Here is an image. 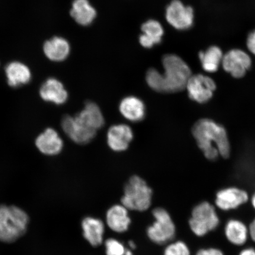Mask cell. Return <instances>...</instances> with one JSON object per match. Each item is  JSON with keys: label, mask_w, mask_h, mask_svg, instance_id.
<instances>
[{"label": "cell", "mask_w": 255, "mask_h": 255, "mask_svg": "<svg viewBox=\"0 0 255 255\" xmlns=\"http://www.w3.org/2000/svg\"><path fill=\"white\" fill-rule=\"evenodd\" d=\"M152 191L144 180L136 175L129 178L124 187L122 205L128 210L142 212L151 204Z\"/></svg>", "instance_id": "277c9868"}, {"label": "cell", "mask_w": 255, "mask_h": 255, "mask_svg": "<svg viewBox=\"0 0 255 255\" xmlns=\"http://www.w3.org/2000/svg\"><path fill=\"white\" fill-rule=\"evenodd\" d=\"M155 221L147 229L148 237L154 243L163 245L174 238L175 227L168 213L164 209L156 208L152 211Z\"/></svg>", "instance_id": "8992f818"}, {"label": "cell", "mask_w": 255, "mask_h": 255, "mask_svg": "<svg viewBox=\"0 0 255 255\" xmlns=\"http://www.w3.org/2000/svg\"><path fill=\"white\" fill-rule=\"evenodd\" d=\"M192 133L207 159L215 161L219 156L226 159L230 157V142L222 126L210 119H200L194 124Z\"/></svg>", "instance_id": "7a4b0ae2"}, {"label": "cell", "mask_w": 255, "mask_h": 255, "mask_svg": "<svg viewBox=\"0 0 255 255\" xmlns=\"http://www.w3.org/2000/svg\"><path fill=\"white\" fill-rule=\"evenodd\" d=\"M62 129L73 142L86 144L95 138L97 132L87 128L75 119V117L65 116L61 122Z\"/></svg>", "instance_id": "30bf717a"}, {"label": "cell", "mask_w": 255, "mask_h": 255, "mask_svg": "<svg viewBox=\"0 0 255 255\" xmlns=\"http://www.w3.org/2000/svg\"><path fill=\"white\" fill-rule=\"evenodd\" d=\"M9 87L18 88L26 85L31 81V73L28 66L20 62L9 63L5 69Z\"/></svg>", "instance_id": "2e32d148"}, {"label": "cell", "mask_w": 255, "mask_h": 255, "mask_svg": "<svg viewBox=\"0 0 255 255\" xmlns=\"http://www.w3.org/2000/svg\"><path fill=\"white\" fill-rule=\"evenodd\" d=\"M44 55L53 62H62L68 57L71 46L62 37H54L44 44Z\"/></svg>", "instance_id": "e0dca14e"}, {"label": "cell", "mask_w": 255, "mask_h": 255, "mask_svg": "<svg viewBox=\"0 0 255 255\" xmlns=\"http://www.w3.org/2000/svg\"><path fill=\"white\" fill-rule=\"evenodd\" d=\"M222 65L226 72L237 79L243 78L252 65V59L245 51L239 49L229 50L223 55Z\"/></svg>", "instance_id": "9c48e42d"}, {"label": "cell", "mask_w": 255, "mask_h": 255, "mask_svg": "<svg viewBox=\"0 0 255 255\" xmlns=\"http://www.w3.org/2000/svg\"><path fill=\"white\" fill-rule=\"evenodd\" d=\"M219 224V219L215 207L204 202L193 210L189 221L191 230L197 237H204L214 231Z\"/></svg>", "instance_id": "5b68a950"}, {"label": "cell", "mask_w": 255, "mask_h": 255, "mask_svg": "<svg viewBox=\"0 0 255 255\" xmlns=\"http://www.w3.org/2000/svg\"><path fill=\"white\" fill-rule=\"evenodd\" d=\"M107 255H125L126 250L123 245L114 239L105 242Z\"/></svg>", "instance_id": "484cf974"}, {"label": "cell", "mask_w": 255, "mask_h": 255, "mask_svg": "<svg viewBox=\"0 0 255 255\" xmlns=\"http://www.w3.org/2000/svg\"><path fill=\"white\" fill-rule=\"evenodd\" d=\"M165 17L175 29H189L194 23V9L190 6L185 5L180 0H173L167 7Z\"/></svg>", "instance_id": "ba28073f"}, {"label": "cell", "mask_w": 255, "mask_h": 255, "mask_svg": "<svg viewBox=\"0 0 255 255\" xmlns=\"http://www.w3.org/2000/svg\"><path fill=\"white\" fill-rule=\"evenodd\" d=\"M71 15L76 23L87 26L94 21L97 11L88 0H74L71 9Z\"/></svg>", "instance_id": "44dd1931"}, {"label": "cell", "mask_w": 255, "mask_h": 255, "mask_svg": "<svg viewBox=\"0 0 255 255\" xmlns=\"http://www.w3.org/2000/svg\"><path fill=\"white\" fill-rule=\"evenodd\" d=\"M35 144L43 154L49 156L56 155L62 151L63 141L55 129L48 128L37 136Z\"/></svg>", "instance_id": "7c38bea8"}, {"label": "cell", "mask_w": 255, "mask_h": 255, "mask_svg": "<svg viewBox=\"0 0 255 255\" xmlns=\"http://www.w3.org/2000/svg\"><path fill=\"white\" fill-rule=\"evenodd\" d=\"M129 247H130V248H131L132 249H133H133H135V244H134V243H133V242H132V241H130V242H129Z\"/></svg>", "instance_id": "1f68e13d"}, {"label": "cell", "mask_w": 255, "mask_h": 255, "mask_svg": "<svg viewBox=\"0 0 255 255\" xmlns=\"http://www.w3.org/2000/svg\"><path fill=\"white\" fill-rule=\"evenodd\" d=\"M107 223L111 230L117 233L125 232L130 223L128 209L123 205L111 207L107 213Z\"/></svg>", "instance_id": "d6986e66"}, {"label": "cell", "mask_w": 255, "mask_h": 255, "mask_svg": "<svg viewBox=\"0 0 255 255\" xmlns=\"http://www.w3.org/2000/svg\"><path fill=\"white\" fill-rule=\"evenodd\" d=\"M142 34L151 40L155 44L161 42L164 34V29L160 23L157 20H149L143 23L141 27Z\"/></svg>", "instance_id": "cb8c5ba5"}, {"label": "cell", "mask_w": 255, "mask_h": 255, "mask_svg": "<svg viewBox=\"0 0 255 255\" xmlns=\"http://www.w3.org/2000/svg\"><path fill=\"white\" fill-rule=\"evenodd\" d=\"M196 255H224L221 250L216 248L203 249L197 252Z\"/></svg>", "instance_id": "83f0119b"}, {"label": "cell", "mask_w": 255, "mask_h": 255, "mask_svg": "<svg viewBox=\"0 0 255 255\" xmlns=\"http://www.w3.org/2000/svg\"><path fill=\"white\" fill-rule=\"evenodd\" d=\"M28 217L23 210L11 206L0 205V241L14 242L27 230Z\"/></svg>", "instance_id": "3957f363"}, {"label": "cell", "mask_w": 255, "mask_h": 255, "mask_svg": "<svg viewBox=\"0 0 255 255\" xmlns=\"http://www.w3.org/2000/svg\"><path fill=\"white\" fill-rule=\"evenodd\" d=\"M120 111L125 119L132 122L141 121L145 115L144 104L139 98L132 96L124 98L121 101Z\"/></svg>", "instance_id": "ac0fdd59"}, {"label": "cell", "mask_w": 255, "mask_h": 255, "mask_svg": "<svg viewBox=\"0 0 255 255\" xmlns=\"http://www.w3.org/2000/svg\"><path fill=\"white\" fill-rule=\"evenodd\" d=\"M40 97L47 103L56 105L65 104L68 98V93L62 83L57 79L50 78L44 82L40 88Z\"/></svg>", "instance_id": "5bb4252c"}, {"label": "cell", "mask_w": 255, "mask_h": 255, "mask_svg": "<svg viewBox=\"0 0 255 255\" xmlns=\"http://www.w3.org/2000/svg\"><path fill=\"white\" fill-rule=\"evenodd\" d=\"M222 49L218 46H210L205 51H201L199 58L204 71L215 73L218 71L223 57Z\"/></svg>", "instance_id": "7402d4cb"}, {"label": "cell", "mask_w": 255, "mask_h": 255, "mask_svg": "<svg viewBox=\"0 0 255 255\" xmlns=\"http://www.w3.org/2000/svg\"><path fill=\"white\" fill-rule=\"evenodd\" d=\"M132 139V130L126 124L112 126L107 133L108 144L115 151L126 150Z\"/></svg>", "instance_id": "4fadbf2b"}, {"label": "cell", "mask_w": 255, "mask_h": 255, "mask_svg": "<svg viewBox=\"0 0 255 255\" xmlns=\"http://www.w3.org/2000/svg\"><path fill=\"white\" fill-rule=\"evenodd\" d=\"M249 200L246 191L237 187L227 188L216 194L215 203L219 209L228 211L237 209Z\"/></svg>", "instance_id": "8fae6325"}, {"label": "cell", "mask_w": 255, "mask_h": 255, "mask_svg": "<svg viewBox=\"0 0 255 255\" xmlns=\"http://www.w3.org/2000/svg\"><path fill=\"white\" fill-rule=\"evenodd\" d=\"M125 255H132V254L131 252H130L128 250H126V253H125Z\"/></svg>", "instance_id": "d6a6232c"}, {"label": "cell", "mask_w": 255, "mask_h": 255, "mask_svg": "<svg viewBox=\"0 0 255 255\" xmlns=\"http://www.w3.org/2000/svg\"><path fill=\"white\" fill-rule=\"evenodd\" d=\"M82 227L84 238L92 246H100L103 243L105 226L100 219L88 217L83 220Z\"/></svg>", "instance_id": "ffe728a7"}, {"label": "cell", "mask_w": 255, "mask_h": 255, "mask_svg": "<svg viewBox=\"0 0 255 255\" xmlns=\"http://www.w3.org/2000/svg\"><path fill=\"white\" fill-rule=\"evenodd\" d=\"M191 100L205 104L211 100L216 89L214 80L202 74L191 75L186 87Z\"/></svg>", "instance_id": "52a82bcc"}, {"label": "cell", "mask_w": 255, "mask_h": 255, "mask_svg": "<svg viewBox=\"0 0 255 255\" xmlns=\"http://www.w3.org/2000/svg\"><path fill=\"white\" fill-rule=\"evenodd\" d=\"M164 72L150 69L146 75V81L153 90L161 93H175L186 89L191 77V71L189 65L173 54H168L162 60Z\"/></svg>", "instance_id": "6da1fadb"}, {"label": "cell", "mask_w": 255, "mask_h": 255, "mask_svg": "<svg viewBox=\"0 0 255 255\" xmlns=\"http://www.w3.org/2000/svg\"><path fill=\"white\" fill-rule=\"evenodd\" d=\"M74 117L82 125L96 132L105 124L104 117L100 108L91 101L87 102L84 109Z\"/></svg>", "instance_id": "9a60e30c"}, {"label": "cell", "mask_w": 255, "mask_h": 255, "mask_svg": "<svg viewBox=\"0 0 255 255\" xmlns=\"http://www.w3.org/2000/svg\"><path fill=\"white\" fill-rule=\"evenodd\" d=\"M247 46L249 51L255 55V30L249 34L247 40Z\"/></svg>", "instance_id": "4316f807"}, {"label": "cell", "mask_w": 255, "mask_h": 255, "mask_svg": "<svg viewBox=\"0 0 255 255\" xmlns=\"http://www.w3.org/2000/svg\"><path fill=\"white\" fill-rule=\"evenodd\" d=\"M249 233H250L252 239L255 242V218L251 223L250 229H249Z\"/></svg>", "instance_id": "f1b7e54d"}, {"label": "cell", "mask_w": 255, "mask_h": 255, "mask_svg": "<svg viewBox=\"0 0 255 255\" xmlns=\"http://www.w3.org/2000/svg\"><path fill=\"white\" fill-rule=\"evenodd\" d=\"M164 255H190V252L186 244L178 241L169 245L165 249Z\"/></svg>", "instance_id": "d4e9b609"}, {"label": "cell", "mask_w": 255, "mask_h": 255, "mask_svg": "<svg viewBox=\"0 0 255 255\" xmlns=\"http://www.w3.org/2000/svg\"><path fill=\"white\" fill-rule=\"evenodd\" d=\"M225 235L229 242L237 246H242L246 243L249 230L243 222L238 220H231L225 227Z\"/></svg>", "instance_id": "603a6c76"}, {"label": "cell", "mask_w": 255, "mask_h": 255, "mask_svg": "<svg viewBox=\"0 0 255 255\" xmlns=\"http://www.w3.org/2000/svg\"><path fill=\"white\" fill-rule=\"evenodd\" d=\"M239 255H255V250L253 248H247L242 251Z\"/></svg>", "instance_id": "f546056e"}, {"label": "cell", "mask_w": 255, "mask_h": 255, "mask_svg": "<svg viewBox=\"0 0 255 255\" xmlns=\"http://www.w3.org/2000/svg\"><path fill=\"white\" fill-rule=\"evenodd\" d=\"M252 204L255 209V193H254L253 197H252Z\"/></svg>", "instance_id": "4dcf8cb0"}]
</instances>
